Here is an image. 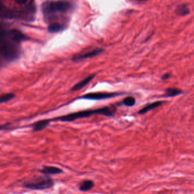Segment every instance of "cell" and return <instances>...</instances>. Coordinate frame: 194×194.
I'll return each mask as SVG.
<instances>
[{"label": "cell", "instance_id": "obj_1", "mask_svg": "<svg viewBox=\"0 0 194 194\" xmlns=\"http://www.w3.org/2000/svg\"><path fill=\"white\" fill-rule=\"evenodd\" d=\"M115 107H105L99 109L84 110L78 112H73L66 115L62 116L54 119H51L52 121H60L63 122H71L77 119H82L90 117L93 115H102L106 116H112L116 112Z\"/></svg>", "mask_w": 194, "mask_h": 194}, {"label": "cell", "instance_id": "obj_2", "mask_svg": "<svg viewBox=\"0 0 194 194\" xmlns=\"http://www.w3.org/2000/svg\"><path fill=\"white\" fill-rule=\"evenodd\" d=\"M24 188L33 190H44L51 188L54 185V182L48 175L34 177L24 182Z\"/></svg>", "mask_w": 194, "mask_h": 194}, {"label": "cell", "instance_id": "obj_3", "mask_svg": "<svg viewBox=\"0 0 194 194\" xmlns=\"http://www.w3.org/2000/svg\"><path fill=\"white\" fill-rule=\"evenodd\" d=\"M71 8V4L65 1L51 2L47 6V10L48 12L54 13H65Z\"/></svg>", "mask_w": 194, "mask_h": 194}, {"label": "cell", "instance_id": "obj_4", "mask_svg": "<svg viewBox=\"0 0 194 194\" xmlns=\"http://www.w3.org/2000/svg\"><path fill=\"white\" fill-rule=\"evenodd\" d=\"M119 95H120V94L116 93H90L82 95L80 98L99 101L106 99L112 98Z\"/></svg>", "mask_w": 194, "mask_h": 194}, {"label": "cell", "instance_id": "obj_5", "mask_svg": "<svg viewBox=\"0 0 194 194\" xmlns=\"http://www.w3.org/2000/svg\"><path fill=\"white\" fill-rule=\"evenodd\" d=\"M103 49L96 48L91 51H88L85 53H82L81 54H78V55L73 56V58H72V60L73 61H81L86 58L95 57L96 56H98L99 54H101L103 52Z\"/></svg>", "mask_w": 194, "mask_h": 194}, {"label": "cell", "instance_id": "obj_6", "mask_svg": "<svg viewBox=\"0 0 194 194\" xmlns=\"http://www.w3.org/2000/svg\"><path fill=\"white\" fill-rule=\"evenodd\" d=\"M95 75H93L84 78L82 81L79 82L77 84L74 85L71 88V91H78V90H80L82 88H84L86 85H88V84L92 81V80H93V78L95 77Z\"/></svg>", "mask_w": 194, "mask_h": 194}, {"label": "cell", "instance_id": "obj_7", "mask_svg": "<svg viewBox=\"0 0 194 194\" xmlns=\"http://www.w3.org/2000/svg\"><path fill=\"white\" fill-rule=\"evenodd\" d=\"M174 12L179 17H184L190 14V9L187 5L182 3L176 7Z\"/></svg>", "mask_w": 194, "mask_h": 194}, {"label": "cell", "instance_id": "obj_8", "mask_svg": "<svg viewBox=\"0 0 194 194\" xmlns=\"http://www.w3.org/2000/svg\"><path fill=\"white\" fill-rule=\"evenodd\" d=\"M40 172L44 175H54L62 173L63 170L58 167L45 166L40 170Z\"/></svg>", "mask_w": 194, "mask_h": 194}, {"label": "cell", "instance_id": "obj_9", "mask_svg": "<svg viewBox=\"0 0 194 194\" xmlns=\"http://www.w3.org/2000/svg\"><path fill=\"white\" fill-rule=\"evenodd\" d=\"M163 102L162 101H157V102L150 103L149 105H147L145 107H144L141 110H140L139 114H141V115L145 114L150 111L162 105L163 104Z\"/></svg>", "mask_w": 194, "mask_h": 194}, {"label": "cell", "instance_id": "obj_10", "mask_svg": "<svg viewBox=\"0 0 194 194\" xmlns=\"http://www.w3.org/2000/svg\"><path fill=\"white\" fill-rule=\"evenodd\" d=\"M51 122V119H45L34 123L32 125V128L34 131H39L42 129H44L49 125Z\"/></svg>", "mask_w": 194, "mask_h": 194}, {"label": "cell", "instance_id": "obj_11", "mask_svg": "<svg viewBox=\"0 0 194 194\" xmlns=\"http://www.w3.org/2000/svg\"><path fill=\"white\" fill-rule=\"evenodd\" d=\"M94 186V182L92 180H84L79 184L80 190L84 192L88 191L92 189Z\"/></svg>", "mask_w": 194, "mask_h": 194}, {"label": "cell", "instance_id": "obj_12", "mask_svg": "<svg viewBox=\"0 0 194 194\" xmlns=\"http://www.w3.org/2000/svg\"><path fill=\"white\" fill-rule=\"evenodd\" d=\"M63 29V26L58 24H50L48 27V31L50 33H56L61 31Z\"/></svg>", "mask_w": 194, "mask_h": 194}, {"label": "cell", "instance_id": "obj_13", "mask_svg": "<svg viewBox=\"0 0 194 194\" xmlns=\"http://www.w3.org/2000/svg\"><path fill=\"white\" fill-rule=\"evenodd\" d=\"M180 94H182V91L178 88H167L165 91V96L167 97H173L179 95Z\"/></svg>", "mask_w": 194, "mask_h": 194}, {"label": "cell", "instance_id": "obj_14", "mask_svg": "<svg viewBox=\"0 0 194 194\" xmlns=\"http://www.w3.org/2000/svg\"><path fill=\"white\" fill-rule=\"evenodd\" d=\"M122 103L124 105L126 106L132 107L135 105L136 100L134 97L129 96V97H127L123 99Z\"/></svg>", "mask_w": 194, "mask_h": 194}, {"label": "cell", "instance_id": "obj_15", "mask_svg": "<svg viewBox=\"0 0 194 194\" xmlns=\"http://www.w3.org/2000/svg\"><path fill=\"white\" fill-rule=\"evenodd\" d=\"M15 95L13 93H7L0 95V103L9 102L14 98Z\"/></svg>", "mask_w": 194, "mask_h": 194}, {"label": "cell", "instance_id": "obj_16", "mask_svg": "<svg viewBox=\"0 0 194 194\" xmlns=\"http://www.w3.org/2000/svg\"><path fill=\"white\" fill-rule=\"evenodd\" d=\"M11 37L14 40L17 41H20V40H23L24 39H26V37H24L22 34L17 31H11Z\"/></svg>", "mask_w": 194, "mask_h": 194}, {"label": "cell", "instance_id": "obj_17", "mask_svg": "<svg viewBox=\"0 0 194 194\" xmlns=\"http://www.w3.org/2000/svg\"><path fill=\"white\" fill-rule=\"evenodd\" d=\"M27 0H15L16 2L19 4H22V3H25Z\"/></svg>", "mask_w": 194, "mask_h": 194}, {"label": "cell", "instance_id": "obj_18", "mask_svg": "<svg viewBox=\"0 0 194 194\" xmlns=\"http://www.w3.org/2000/svg\"><path fill=\"white\" fill-rule=\"evenodd\" d=\"M170 77V75L169 74H165V75H163V76L162 77V80H166L168 79Z\"/></svg>", "mask_w": 194, "mask_h": 194}, {"label": "cell", "instance_id": "obj_19", "mask_svg": "<svg viewBox=\"0 0 194 194\" xmlns=\"http://www.w3.org/2000/svg\"><path fill=\"white\" fill-rule=\"evenodd\" d=\"M2 7H3V5L2 3L0 2V11L2 9Z\"/></svg>", "mask_w": 194, "mask_h": 194}, {"label": "cell", "instance_id": "obj_20", "mask_svg": "<svg viewBox=\"0 0 194 194\" xmlns=\"http://www.w3.org/2000/svg\"><path fill=\"white\" fill-rule=\"evenodd\" d=\"M138 1H146V0H138Z\"/></svg>", "mask_w": 194, "mask_h": 194}]
</instances>
